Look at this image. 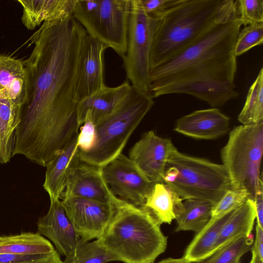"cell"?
I'll use <instances>...</instances> for the list:
<instances>
[{
	"label": "cell",
	"instance_id": "obj_30",
	"mask_svg": "<svg viewBox=\"0 0 263 263\" xmlns=\"http://www.w3.org/2000/svg\"><path fill=\"white\" fill-rule=\"evenodd\" d=\"M263 42V24L245 26L240 30L234 46L236 57L241 55L252 48L261 45Z\"/></svg>",
	"mask_w": 263,
	"mask_h": 263
},
{
	"label": "cell",
	"instance_id": "obj_12",
	"mask_svg": "<svg viewBox=\"0 0 263 263\" xmlns=\"http://www.w3.org/2000/svg\"><path fill=\"white\" fill-rule=\"evenodd\" d=\"M174 147L170 139L149 130L130 148L129 158L149 181L163 183L167 160Z\"/></svg>",
	"mask_w": 263,
	"mask_h": 263
},
{
	"label": "cell",
	"instance_id": "obj_13",
	"mask_svg": "<svg viewBox=\"0 0 263 263\" xmlns=\"http://www.w3.org/2000/svg\"><path fill=\"white\" fill-rule=\"evenodd\" d=\"M68 197H82L114 205L122 201L111 192L103 177L102 167L82 162L80 158L70 170L62 198Z\"/></svg>",
	"mask_w": 263,
	"mask_h": 263
},
{
	"label": "cell",
	"instance_id": "obj_31",
	"mask_svg": "<svg viewBox=\"0 0 263 263\" xmlns=\"http://www.w3.org/2000/svg\"><path fill=\"white\" fill-rule=\"evenodd\" d=\"M249 198V194L246 190L230 189L213 205L211 218L222 216L238 207Z\"/></svg>",
	"mask_w": 263,
	"mask_h": 263
},
{
	"label": "cell",
	"instance_id": "obj_16",
	"mask_svg": "<svg viewBox=\"0 0 263 263\" xmlns=\"http://www.w3.org/2000/svg\"><path fill=\"white\" fill-rule=\"evenodd\" d=\"M230 119L218 108L197 110L179 118L174 130L200 140H214L228 134Z\"/></svg>",
	"mask_w": 263,
	"mask_h": 263
},
{
	"label": "cell",
	"instance_id": "obj_7",
	"mask_svg": "<svg viewBox=\"0 0 263 263\" xmlns=\"http://www.w3.org/2000/svg\"><path fill=\"white\" fill-rule=\"evenodd\" d=\"M166 166L175 167L177 175L167 184L182 199L217 202L230 189L228 173L222 164L187 155L174 147Z\"/></svg>",
	"mask_w": 263,
	"mask_h": 263
},
{
	"label": "cell",
	"instance_id": "obj_15",
	"mask_svg": "<svg viewBox=\"0 0 263 263\" xmlns=\"http://www.w3.org/2000/svg\"><path fill=\"white\" fill-rule=\"evenodd\" d=\"M37 233L50 239L59 254L65 257L81 241L60 199L50 200L48 212L37 220Z\"/></svg>",
	"mask_w": 263,
	"mask_h": 263
},
{
	"label": "cell",
	"instance_id": "obj_20",
	"mask_svg": "<svg viewBox=\"0 0 263 263\" xmlns=\"http://www.w3.org/2000/svg\"><path fill=\"white\" fill-rule=\"evenodd\" d=\"M26 83L23 62L0 55V94L20 108L26 98Z\"/></svg>",
	"mask_w": 263,
	"mask_h": 263
},
{
	"label": "cell",
	"instance_id": "obj_32",
	"mask_svg": "<svg viewBox=\"0 0 263 263\" xmlns=\"http://www.w3.org/2000/svg\"><path fill=\"white\" fill-rule=\"evenodd\" d=\"M236 5L242 25L263 24L262 0H239Z\"/></svg>",
	"mask_w": 263,
	"mask_h": 263
},
{
	"label": "cell",
	"instance_id": "obj_6",
	"mask_svg": "<svg viewBox=\"0 0 263 263\" xmlns=\"http://www.w3.org/2000/svg\"><path fill=\"white\" fill-rule=\"evenodd\" d=\"M262 152L263 122L234 127L221 152L222 165L228 173L231 188L246 190L252 201L262 183Z\"/></svg>",
	"mask_w": 263,
	"mask_h": 263
},
{
	"label": "cell",
	"instance_id": "obj_5",
	"mask_svg": "<svg viewBox=\"0 0 263 263\" xmlns=\"http://www.w3.org/2000/svg\"><path fill=\"white\" fill-rule=\"evenodd\" d=\"M154 104L149 92L132 86L116 109L95 125V144L87 152L79 151L80 160L103 167L117 157Z\"/></svg>",
	"mask_w": 263,
	"mask_h": 263
},
{
	"label": "cell",
	"instance_id": "obj_14",
	"mask_svg": "<svg viewBox=\"0 0 263 263\" xmlns=\"http://www.w3.org/2000/svg\"><path fill=\"white\" fill-rule=\"evenodd\" d=\"M108 47L86 33L80 49L76 97L78 102L105 86L103 79V54Z\"/></svg>",
	"mask_w": 263,
	"mask_h": 263
},
{
	"label": "cell",
	"instance_id": "obj_29",
	"mask_svg": "<svg viewBox=\"0 0 263 263\" xmlns=\"http://www.w3.org/2000/svg\"><path fill=\"white\" fill-rule=\"evenodd\" d=\"M115 261L99 239L81 241L73 252L65 257L64 263H106Z\"/></svg>",
	"mask_w": 263,
	"mask_h": 263
},
{
	"label": "cell",
	"instance_id": "obj_4",
	"mask_svg": "<svg viewBox=\"0 0 263 263\" xmlns=\"http://www.w3.org/2000/svg\"><path fill=\"white\" fill-rule=\"evenodd\" d=\"M232 0H176L156 19L151 69L198 38L225 11Z\"/></svg>",
	"mask_w": 263,
	"mask_h": 263
},
{
	"label": "cell",
	"instance_id": "obj_19",
	"mask_svg": "<svg viewBox=\"0 0 263 263\" xmlns=\"http://www.w3.org/2000/svg\"><path fill=\"white\" fill-rule=\"evenodd\" d=\"M23 7L22 21L29 30L42 22L63 20L73 16L77 0L17 1Z\"/></svg>",
	"mask_w": 263,
	"mask_h": 263
},
{
	"label": "cell",
	"instance_id": "obj_11",
	"mask_svg": "<svg viewBox=\"0 0 263 263\" xmlns=\"http://www.w3.org/2000/svg\"><path fill=\"white\" fill-rule=\"evenodd\" d=\"M61 203L82 241L98 239L104 234L115 205L78 197H64Z\"/></svg>",
	"mask_w": 263,
	"mask_h": 263
},
{
	"label": "cell",
	"instance_id": "obj_22",
	"mask_svg": "<svg viewBox=\"0 0 263 263\" xmlns=\"http://www.w3.org/2000/svg\"><path fill=\"white\" fill-rule=\"evenodd\" d=\"M256 218L254 203L250 199L230 211L220 230L215 251L239 237L251 235Z\"/></svg>",
	"mask_w": 263,
	"mask_h": 263
},
{
	"label": "cell",
	"instance_id": "obj_36",
	"mask_svg": "<svg viewBox=\"0 0 263 263\" xmlns=\"http://www.w3.org/2000/svg\"><path fill=\"white\" fill-rule=\"evenodd\" d=\"M263 183H261L253 200L256 213V224L263 228Z\"/></svg>",
	"mask_w": 263,
	"mask_h": 263
},
{
	"label": "cell",
	"instance_id": "obj_9",
	"mask_svg": "<svg viewBox=\"0 0 263 263\" xmlns=\"http://www.w3.org/2000/svg\"><path fill=\"white\" fill-rule=\"evenodd\" d=\"M156 19L144 11L141 0H132L127 47L122 57L126 77L132 87L149 91L150 56Z\"/></svg>",
	"mask_w": 263,
	"mask_h": 263
},
{
	"label": "cell",
	"instance_id": "obj_35",
	"mask_svg": "<svg viewBox=\"0 0 263 263\" xmlns=\"http://www.w3.org/2000/svg\"><path fill=\"white\" fill-rule=\"evenodd\" d=\"M176 1V0H141L145 13L155 19L159 17Z\"/></svg>",
	"mask_w": 263,
	"mask_h": 263
},
{
	"label": "cell",
	"instance_id": "obj_23",
	"mask_svg": "<svg viewBox=\"0 0 263 263\" xmlns=\"http://www.w3.org/2000/svg\"><path fill=\"white\" fill-rule=\"evenodd\" d=\"M229 212L215 219H210L189 245L182 258L189 262H198L209 257L215 252L216 245L221 228Z\"/></svg>",
	"mask_w": 263,
	"mask_h": 263
},
{
	"label": "cell",
	"instance_id": "obj_37",
	"mask_svg": "<svg viewBox=\"0 0 263 263\" xmlns=\"http://www.w3.org/2000/svg\"><path fill=\"white\" fill-rule=\"evenodd\" d=\"M251 250L256 252L260 258L263 259V228L256 223L255 237Z\"/></svg>",
	"mask_w": 263,
	"mask_h": 263
},
{
	"label": "cell",
	"instance_id": "obj_24",
	"mask_svg": "<svg viewBox=\"0 0 263 263\" xmlns=\"http://www.w3.org/2000/svg\"><path fill=\"white\" fill-rule=\"evenodd\" d=\"M55 251L52 243L37 233L0 236V254L34 255Z\"/></svg>",
	"mask_w": 263,
	"mask_h": 263
},
{
	"label": "cell",
	"instance_id": "obj_1",
	"mask_svg": "<svg viewBox=\"0 0 263 263\" xmlns=\"http://www.w3.org/2000/svg\"><path fill=\"white\" fill-rule=\"evenodd\" d=\"M86 33L72 16L43 22L30 37L34 48L23 62L26 95L20 108L12 156L22 155L46 167L78 134V63Z\"/></svg>",
	"mask_w": 263,
	"mask_h": 263
},
{
	"label": "cell",
	"instance_id": "obj_8",
	"mask_svg": "<svg viewBox=\"0 0 263 263\" xmlns=\"http://www.w3.org/2000/svg\"><path fill=\"white\" fill-rule=\"evenodd\" d=\"M131 9L132 0H77L73 17L87 34L123 57Z\"/></svg>",
	"mask_w": 263,
	"mask_h": 263
},
{
	"label": "cell",
	"instance_id": "obj_28",
	"mask_svg": "<svg viewBox=\"0 0 263 263\" xmlns=\"http://www.w3.org/2000/svg\"><path fill=\"white\" fill-rule=\"evenodd\" d=\"M254 242L252 235L240 236L226 245L203 260L196 263H241V257L251 250Z\"/></svg>",
	"mask_w": 263,
	"mask_h": 263
},
{
	"label": "cell",
	"instance_id": "obj_25",
	"mask_svg": "<svg viewBox=\"0 0 263 263\" xmlns=\"http://www.w3.org/2000/svg\"><path fill=\"white\" fill-rule=\"evenodd\" d=\"M20 107L0 94V140L2 163L9 161L14 149L15 129L20 123Z\"/></svg>",
	"mask_w": 263,
	"mask_h": 263
},
{
	"label": "cell",
	"instance_id": "obj_2",
	"mask_svg": "<svg viewBox=\"0 0 263 263\" xmlns=\"http://www.w3.org/2000/svg\"><path fill=\"white\" fill-rule=\"evenodd\" d=\"M241 26L236 1L232 0L194 42L151 69L149 91L153 98L186 94L212 108L236 99L234 46Z\"/></svg>",
	"mask_w": 263,
	"mask_h": 263
},
{
	"label": "cell",
	"instance_id": "obj_34",
	"mask_svg": "<svg viewBox=\"0 0 263 263\" xmlns=\"http://www.w3.org/2000/svg\"><path fill=\"white\" fill-rule=\"evenodd\" d=\"M77 140L79 152L89 151L94 146L96 140L95 125L90 121L84 122L80 127Z\"/></svg>",
	"mask_w": 263,
	"mask_h": 263
},
{
	"label": "cell",
	"instance_id": "obj_39",
	"mask_svg": "<svg viewBox=\"0 0 263 263\" xmlns=\"http://www.w3.org/2000/svg\"><path fill=\"white\" fill-rule=\"evenodd\" d=\"M252 258L250 263H263V259L260 258L255 251L251 250Z\"/></svg>",
	"mask_w": 263,
	"mask_h": 263
},
{
	"label": "cell",
	"instance_id": "obj_38",
	"mask_svg": "<svg viewBox=\"0 0 263 263\" xmlns=\"http://www.w3.org/2000/svg\"><path fill=\"white\" fill-rule=\"evenodd\" d=\"M156 263H191L183 259L182 257L180 258H168L163 259Z\"/></svg>",
	"mask_w": 263,
	"mask_h": 263
},
{
	"label": "cell",
	"instance_id": "obj_17",
	"mask_svg": "<svg viewBox=\"0 0 263 263\" xmlns=\"http://www.w3.org/2000/svg\"><path fill=\"white\" fill-rule=\"evenodd\" d=\"M132 88L127 81L114 87L106 85L91 96L78 102L77 112L80 127L85 122L95 125L109 115Z\"/></svg>",
	"mask_w": 263,
	"mask_h": 263
},
{
	"label": "cell",
	"instance_id": "obj_10",
	"mask_svg": "<svg viewBox=\"0 0 263 263\" xmlns=\"http://www.w3.org/2000/svg\"><path fill=\"white\" fill-rule=\"evenodd\" d=\"M102 173L116 197L138 207L143 206L155 184L122 153L103 166Z\"/></svg>",
	"mask_w": 263,
	"mask_h": 263
},
{
	"label": "cell",
	"instance_id": "obj_27",
	"mask_svg": "<svg viewBox=\"0 0 263 263\" xmlns=\"http://www.w3.org/2000/svg\"><path fill=\"white\" fill-rule=\"evenodd\" d=\"M242 125L263 122V68H261L249 88L243 108L238 116Z\"/></svg>",
	"mask_w": 263,
	"mask_h": 263
},
{
	"label": "cell",
	"instance_id": "obj_26",
	"mask_svg": "<svg viewBox=\"0 0 263 263\" xmlns=\"http://www.w3.org/2000/svg\"><path fill=\"white\" fill-rule=\"evenodd\" d=\"M213 205L203 200H185L182 210L175 219V231H191L198 233L210 221Z\"/></svg>",
	"mask_w": 263,
	"mask_h": 263
},
{
	"label": "cell",
	"instance_id": "obj_18",
	"mask_svg": "<svg viewBox=\"0 0 263 263\" xmlns=\"http://www.w3.org/2000/svg\"><path fill=\"white\" fill-rule=\"evenodd\" d=\"M78 136H74L46 166L43 187L50 200L61 199L70 170L79 158Z\"/></svg>",
	"mask_w": 263,
	"mask_h": 263
},
{
	"label": "cell",
	"instance_id": "obj_33",
	"mask_svg": "<svg viewBox=\"0 0 263 263\" xmlns=\"http://www.w3.org/2000/svg\"><path fill=\"white\" fill-rule=\"evenodd\" d=\"M0 263H64L58 251L44 254H0Z\"/></svg>",
	"mask_w": 263,
	"mask_h": 263
},
{
	"label": "cell",
	"instance_id": "obj_3",
	"mask_svg": "<svg viewBox=\"0 0 263 263\" xmlns=\"http://www.w3.org/2000/svg\"><path fill=\"white\" fill-rule=\"evenodd\" d=\"M160 226L146 209L122 200L98 239L115 261L154 263L167 246Z\"/></svg>",
	"mask_w": 263,
	"mask_h": 263
},
{
	"label": "cell",
	"instance_id": "obj_21",
	"mask_svg": "<svg viewBox=\"0 0 263 263\" xmlns=\"http://www.w3.org/2000/svg\"><path fill=\"white\" fill-rule=\"evenodd\" d=\"M141 208L147 210L160 224H170L182 210L183 202L167 184L156 183Z\"/></svg>",
	"mask_w": 263,
	"mask_h": 263
}]
</instances>
